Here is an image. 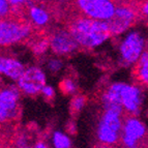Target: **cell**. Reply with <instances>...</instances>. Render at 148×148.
Wrapping results in <instances>:
<instances>
[{
  "label": "cell",
  "mask_w": 148,
  "mask_h": 148,
  "mask_svg": "<svg viewBox=\"0 0 148 148\" xmlns=\"http://www.w3.org/2000/svg\"><path fill=\"white\" fill-rule=\"evenodd\" d=\"M69 31L80 48L93 50L101 47L112 37L107 21L82 17L71 24Z\"/></svg>",
  "instance_id": "cell-1"
},
{
  "label": "cell",
  "mask_w": 148,
  "mask_h": 148,
  "mask_svg": "<svg viewBox=\"0 0 148 148\" xmlns=\"http://www.w3.org/2000/svg\"><path fill=\"white\" fill-rule=\"evenodd\" d=\"M118 45L119 63L124 67L134 66L146 50V37L140 30H128L121 35Z\"/></svg>",
  "instance_id": "cell-2"
},
{
  "label": "cell",
  "mask_w": 148,
  "mask_h": 148,
  "mask_svg": "<svg viewBox=\"0 0 148 148\" xmlns=\"http://www.w3.org/2000/svg\"><path fill=\"white\" fill-rule=\"evenodd\" d=\"M32 27L29 23L19 20L0 19V48L10 47L28 40L31 36Z\"/></svg>",
  "instance_id": "cell-3"
},
{
  "label": "cell",
  "mask_w": 148,
  "mask_h": 148,
  "mask_svg": "<svg viewBox=\"0 0 148 148\" xmlns=\"http://www.w3.org/2000/svg\"><path fill=\"white\" fill-rule=\"evenodd\" d=\"M16 83L21 93L28 96H36L47 84V75L40 66L31 65L25 67L23 74Z\"/></svg>",
  "instance_id": "cell-4"
},
{
  "label": "cell",
  "mask_w": 148,
  "mask_h": 148,
  "mask_svg": "<svg viewBox=\"0 0 148 148\" xmlns=\"http://www.w3.org/2000/svg\"><path fill=\"white\" fill-rule=\"evenodd\" d=\"M147 135V127L139 116L130 115L122 121L120 134L121 145L126 148H136L141 145Z\"/></svg>",
  "instance_id": "cell-5"
},
{
  "label": "cell",
  "mask_w": 148,
  "mask_h": 148,
  "mask_svg": "<svg viewBox=\"0 0 148 148\" xmlns=\"http://www.w3.org/2000/svg\"><path fill=\"white\" fill-rule=\"evenodd\" d=\"M83 16L99 21H109L113 17L116 4L113 0H76Z\"/></svg>",
  "instance_id": "cell-6"
},
{
  "label": "cell",
  "mask_w": 148,
  "mask_h": 148,
  "mask_svg": "<svg viewBox=\"0 0 148 148\" xmlns=\"http://www.w3.org/2000/svg\"><path fill=\"white\" fill-rule=\"evenodd\" d=\"M137 21V10L127 4L116 5L113 17L109 21L112 36H121L134 26Z\"/></svg>",
  "instance_id": "cell-7"
},
{
  "label": "cell",
  "mask_w": 148,
  "mask_h": 148,
  "mask_svg": "<svg viewBox=\"0 0 148 148\" xmlns=\"http://www.w3.org/2000/svg\"><path fill=\"white\" fill-rule=\"evenodd\" d=\"M49 40V48L55 56L65 57L76 53L80 49L69 30L60 29L53 32Z\"/></svg>",
  "instance_id": "cell-8"
},
{
  "label": "cell",
  "mask_w": 148,
  "mask_h": 148,
  "mask_svg": "<svg viewBox=\"0 0 148 148\" xmlns=\"http://www.w3.org/2000/svg\"><path fill=\"white\" fill-rule=\"evenodd\" d=\"M144 101V91L140 85L126 83L121 95V107L123 112L130 115L139 116L142 112Z\"/></svg>",
  "instance_id": "cell-9"
},
{
  "label": "cell",
  "mask_w": 148,
  "mask_h": 148,
  "mask_svg": "<svg viewBox=\"0 0 148 148\" xmlns=\"http://www.w3.org/2000/svg\"><path fill=\"white\" fill-rule=\"evenodd\" d=\"M20 99L21 92L17 85H8L0 89V106L8 112L12 120L19 114Z\"/></svg>",
  "instance_id": "cell-10"
},
{
  "label": "cell",
  "mask_w": 148,
  "mask_h": 148,
  "mask_svg": "<svg viewBox=\"0 0 148 148\" xmlns=\"http://www.w3.org/2000/svg\"><path fill=\"white\" fill-rule=\"evenodd\" d=\"M126 85V82L117 81L110 84L101 93V101L103 109L106 108H122L121 95Z\"/></svg>",
  "instance_id": "cell-11"
},
{
  "label": "cell",
  "mask_w": 148,
  "mask_h": 148,
  "mask_svg": "<svg viewBox=\"0 0 148 148\" xmlns=\"http://www.w3.org/2000/svg\"><path fill=\"white\" fill-rule=\"evenodd\" d=\"M25 67V64L15 57L0 55V76L16 82L23 74Z\"/></svg>",
  "instance_id": "cell-12"
},
{
  "label": "cell",
  "mask_w": 148,
  "mask_h": 148,
  "mask_svg": "<svg viewBox=\"0 0 148 148\" xmlns=\"http://www.w3.org/2000/svg\"><path fill=\"white\" fill-rule=\"evenodd\" d=\"M95 136L97 142L101 146L111 147V146L117 145L120 141V133L106 124L101 123V121H99L97 125H96Z\"/></svg>",
  "instance_id": "cell-13"
},
{
  "label": "cell",
  "mask_w": 148,
  "mask_h": 148,
  "mask_svg": "<svg viewBox=\"0 0 148 148\" xmlns=\"http://www.w3.org/2000/svg\"><path fill=\"white\" fill-rule=\"evenodd\" d=\"M28 18L33 26L40 28L47 26L51 20L49 12L42 6L35 4H30L28 6Z\"/></svg>",
  "instance_id": "cell-14"
},
{
  "label": "cell",
  "mask_w": 148,
  "mask_h": 148,
  "mask_svg": "<svg viewBox=\"0 0 148 148\" xmlns=\"http://www.w3.org/2000/svg\"><path fill=\"white\" fill-rule=\"evenodd\" d=\"M136 78L141 84L147 85L148 84V53L147 50H145L136 64Z\"/></svg>",
  "instance_id": "cell-15"
},
{
  "label": "cell",
  "mask_w": 148,
  "mask_h": 148,
  "mask_svg": "<svg viewBox=\"0 0 148 148\" xmlns=\"http://www.w3.org/2000/svg\"><path fill=\"white\" fill-rule=\"evenodd\" d=\"M51 146L55 148H71L73 146V140L67 133L55 131L51 135Z\"/></svg>",
  "instance_id": "cell-16"
},
{
  "label": "cell",
  "mask_w": 148,
  "mask_h": 148,
  "mask_svg": "<svg viewBox=\"0 0 148 148\" xmlns=\"http://www.w3.org/2000/svg\"><path fill=\"white\" fill-rule=\"evenodd\" d=\"M72 99L69 103V111L73 115H78L83 111V109L87 105V96L84 94L78 93L72 95Z\"/></svg>",
  "instance_id": "cell-17"
},
{
  "label": "cell",
  "mask_w": 148,
  "mask_h": 148,
  "mask_svg": "<svg viewBox=\"0 0 148 148\" xmlns=\"http://www.w3.org/2000/svg\"><path fill=\"white\" fill-rule=\"evenodd\" d=\"M59 90L63 95H74L78 92L79 90V86L78 83L75 81L73 78L69 77H65L61 81L59 82Z\"/></svg>",
  "instance_id": "cell-18"
},
{
  "label": "cell",
  "mask_w": 148,
  "mask_h": 148,
  "mask_svg": "<svg viewBox=\"0 0 148 148\" xmlns=\"http://www.w3.org/2000/svg\"><path fill=\"white\" fill-rule=\"evenodd\" d=\"M64 67V62L61 59V57L59 56H55L54 57H50L49 59L46 62V69L50 74L52 75H57L61 72Z\"/></svg>",
  "instance_id": "cell-19"
},
{
  "label": "cell",
  "mask_w": 148,
  "mask_h": 148,
  "mask_svg": "<svg viewBox=\"0 0 148 148\" xmlns=\"http://www.w3.org/2000/svg\"><path fill=\"white\" fill-rule=\"evenodd\" d=\"M50 50L49 40L48 38H40L32 42L31 51L35 56H44Z\"/></svg>",
  "instance_id": "cell-20"
},
{
  "label": "cell",
  "mask_w": 148,
  "mask_h": 148,
  "mask_svg": "<svg viewBox=\"0 0 148 148\" xmlns=\"http://www.w3.org/2000/svg\"><path fill=\"white\" fill-rule=\"evenodd\" d=\"M40 94H42V96L46 101H54L55 96H56V90H55V88L52 85L46 84L42 88Z\"/></svg>",
  "instance_id": "cell-21"
},
{
  "label": "cell",
  "mask_w": 148,
  "mask_h": 148,
  "mask_svg": "<svg viewBox=\"0 0 148 148\" xmlns=\"http://www.w3.org/2000/svg\"><path fill=\"white\" fill-rule=\"evenodd\" d=\"M6 2L10 4L12 10H17V8H22L27 5L29 6L32 0H6Z\"/></svg>",
  "instance_id": "cell-22"
},
{
  "label": "cell",
  "mask_w": 148,
  "mask_h": 148,
  "mask_svg": "<svg viewBox=\"0 0 148 148\" xmlns=\"http://www.w3.org/2000/svg\"><path fill=\"white\" fill-rule=\"evenodd\" d=\"M10 10L12 8H10V4L6 2V0H0V19L8 17Z\"/></svg>",
  "instance_id": "cell-23"
},
{
  "label": "cell",
  "mask_w": 148,
  "mask_h": 148,
  "mask_svg": "<svg viewBox=\"0 0 148 148\" xmlns=\"http://www.w3.org/2000/svg\"><path fill=\"white\" fill-rule=\"evenodd\" d=\"M29 140L26 136H19V138L16 141V146L17 147H28L29 146Z\"/></svg>",
  "instance_id": "cell-24"
},
{
  "label": "cell",
  "mask_w": 148,
  "mask_h": 148,
  "mask_svg": "<svg viewBox=\"0 0 148 148\" xmlns=\"http://www.w3.org/2000/svg\"><path fill=\"white\" fill-rule=\"evenodd\" d=\"M65 131H66V133L69 134V136H74L75 134L77 133V126H76V123H75L74 121H69V123L66 124V128H65Z\"/></svg>",
  "instance_id": "cell-25"
},
{
  "label": "cell",
  "mask_w": 148,
  "mask_h": 148,
  "mask_svg": "<svg viewBox=\"0 0 148 148\" xmlns=\"http://www.w3.org/2000/svg\"><path fill=\"white\" fill-rule=\"evenodd\" d=\"M10 120H12V119H10V116L8 115V113L0 106V123H4V122Z\"/></svg>",
  "instance_id": "cell-26"
},
{
  "label": "cell",
  "mask_w": 148,
  "mask_h": 148,
  "mask_svg": "<svg viewBox=\"0 0 148 148\" xmlns=\"http://www.w3.org/2000/svg\"><path fill=\"white\" fill-rule=\"evenodd\" d=\"M33 147L35 148H48L49 145H48L44 140H38L37 142H35V144L33 145Z\"/></svg>",
  "instance_id": "cell-27"
},
{
  "label": "cell",
  "mask_w": 148,
  "mask_h": 148,
  "mask_svg": "<svg viewBox=\"0 0 148 148\" xmlns=\"http://www.w3.org/2000/svg\"><path fill=\"white\" fill-rule=\"evenodd\" d=\"M140 12H141L142 15H144L145 17H147V15H148V3L147 2H144L143 4L141 5Z\"/></svg>",
  "instance_id": "cell-28"
}]
</instances>
